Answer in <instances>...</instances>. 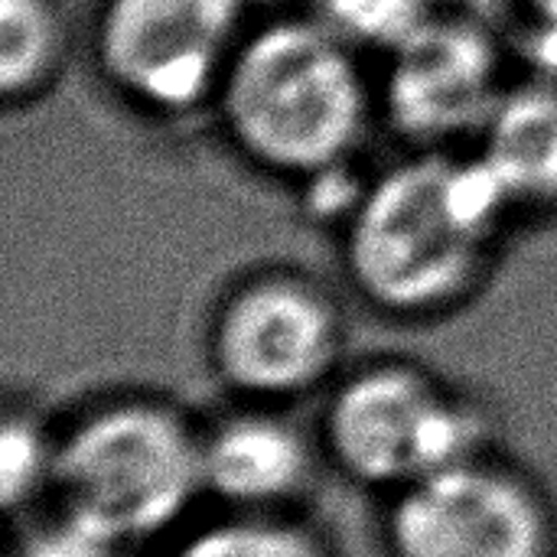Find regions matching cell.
Wrapping results in <instances>:
<instances>
[{"label":"cell","instance_id":"7c38bea8","mask_svg":"<svg viewBox=\"0 0 557 557\" xmlns=\"http://www.w3.org/2000/svg\"><path fill=\"white\" fill-rule=\"evenodd\" d=\"M447 0H307L304 10L362 59H385L421 33Z\"/></svg>","mask_w":557,"mask_h":557},{"label":"cell","instance_id":"ba28073f","mask_svg":"<svg viewBox=\"0 0 557 557\" xmlns=\"http://www.w3.org/2000/svg\"><path fill=\"white\" fill-rule=\"evenodd\" d=\"M512 78L496 29L447 7L382 59L379 114L414 150L476 144Z\"/></svg>","mask_w":557,"mask_h":557},{"label":"cell","instance_id":"2e32d148","mask_svg":"<svg viewBox=\"0 0 557 557\" xmlns=\"http://www.w3.org/2000/svg\"><path fill=\"white\" fill-rule=\"evenodd\" d=\"M516 3L529 13L535 29L557 33V0H516Z\"/></svg>","mask_w":557,"mask_h":557},{"label":"cell","instance_id":"30bf717a","mask_svg":"<svg viewBox=\"0 0 557 557\" xmlns=\"http://www.w3.org/2000/svg\"><path fill=\"white\" fill-rule=\"evenodd\" d=\"M473 153L512 212H557V75L512 78Z\"/></svg>","mask_w":557,"mask_h":557},{"label":"cell","instance_id":"52a82bcc","mask_svg":"<svg viewBox=\"0 0 557 557\" xmlns=\"http://www.w3.org/2000/svg\"><path fill=\"white\" fill-rule=\"evenodd\" d=\"M385 548L388 557H557V509L532 473L490 450L388 496Z\"/></svg>","mask_w":557,"mask_h":557},{"label":"cell","instance_id":"7a4b0ae2","mask_svg":"<svg viewBox=\"0 0 557 557\" xmlns=\"http://www.w3.org/2000/svg\"><path fill=\"white\" fill-rule=\"evenodd\" d=\"M212 111L248 163L304 186L356 160L379 85L366 59L300 7L251 23Z\"/></svg>","mask_w":557,"mask_h":557},{"label":"cell","instance_id":"9a60e30c","mask_svg":"<svg viewBox=\"0 0 557 557\" xmlns=\"http://www.w3.org/2000/svg\"><path fill=\"white\" fill-rule=\"evenodd\" d=\"M7 557H131V548L52 516V522L26 532Z\"/></svg>","mask_w":557,"mask_h":557},{"label":"cell","instance_id":"5bb4252c","mask_svg":"<svg viewBox=\"0 0 557 557\" xmlns=\"http://www.w3.org/2000/svg\"><path fill=\"white\" fill-rule=\"evenodd\" d=\"M55 434L26 411H10L0 434V490L7 512L26 506L36 493H49Z\"/></svg>","mask_w":557,"mask_h":557},{"label":"cell","instance_id":"8fae6325","mask_svg":"<svg viewBox=\"0 0 557 557\" xmlns=\"http://www.w3.org/2000/svg\"><path fill=\"white\" fill-rule=\"evenodd\" d=\"M69 55V20L59 0H0V91L7 108L33 104Z\"/></svg>","mask_w":557,"mask_h":557},{"label":"cell","instance_id":"4fadbf2b","mask_svg":"<svg viewBox=\"0 0 557 557\" xmlns=\"http://www.w3.org/2000/svg\"><path fill=\"white\" fill-rule=\"evenodd\" d=\"M170 557H333L326 542L287 516L228 512L219 522L193 529Z\"/></svg>","mask_w":557,"mask_h":557},{"label":"cell","instance_id":"3957f363","mask_svg":"<svg viewBox=\"0 0 557 557\" xmlns=\"http://www.w3.org/2000/svg\"><path fill=\"white\" fill-rule=\"evenodd\" d=\"M55 516L124 548L186 519L202 490V428L173 401L121 395L85 408L55 434Z\"/></svg>","mask_w":557,"mask_h":557},{"label":"cell","instance_id":"277c9868","mask_svg":"<svg viewBox=\"0 0 557 557\" xmlns=\"http://www.w3.org/2000/svg\"><path fill=\"white\" fill-rule=\"evenodd\" d=\"M317 444L356 486L398 490L490 454L486 408L411 359H372L330 385Z\"/></svg>","mask_w":557,"mask_h":557},{"label":"cell","instance_id":"5b68a950","mask_svg":"<svg viewBox=\"0 0 557 557\" xmlns=\"http://www.w3.org/2000/svg\"><path fill=\"white\" fill-rule=\"evenodd\" d=\"M212 375L242 401L284 405L330 388L343 372L346 317L336 297L300 271H258L212 310Z\"/></svg>","mask_w":557,"mask_h":557},{"label":"cell","instance_id":"8992f818","mask_svg":"<svg viewBox=\"0 0 557 557\" xmlns=\"http://www.w3.org/2000/svg\"><path fill=\"white\" fill-rule=\"evenodd\" d=\"M251 23L248 0H101L95 62L137 111L186 117L215 104Z\"/></svg>","mask_w":557,"mask_h":557},{"label":"cell","instance_id":"6da1fadb","mask_svg":"<svg viewBox=\"0 0 557 557\" xmlns=\"http://www.w3.org/2000/svg\"><path fill=\"white\" fill-rule=\"evenodd\" d=\"M512 206L476 153L414 150L372 176L343 219V271L392 320H431L486 281Z\"/></svg>","mask_w":557,"mask_h":557},{"label":"cell","instance_id":"9c48e42d","mask_svg":"<svg viewBox=\"0 0 557 557\" xmlns=\"http://www.w3.org/2000/svg\"><path fill=\"white\" fill-rule=\"evenodd\" d=\"M320 444L277 405L242 401L238 411L202 428V490L242 516H284L317 476Z\"/></svg>","mask_w":557,"mask_h":557}]
</instances>
